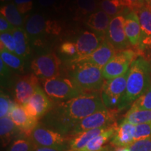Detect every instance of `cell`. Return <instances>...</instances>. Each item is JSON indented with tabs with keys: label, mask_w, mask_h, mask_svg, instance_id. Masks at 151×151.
<instances>
[{
	"label": "cell",
	"mask_w": 151,
	"mask_h": 151,
	"mask_svg": "<svg viewBox=\"0 0 151 151\" xmlns=\"http://www.w3.org/2000/svg\"><path fill=\"white\" fill-rule=\"evenodd\" d=\"M105 109L97 92H88L58 103L44 116L43 122L50 129L69 135L81 120Z\"/></svg>",
	"instance_id": "6da1fadb"
},
{
	"label": "cell",
	"mask_w": 151,
	"mask_h": 151,
	"mask_svg": "<svg viewBox=\"0 0 151 151\" xmlns=\"http://www.w3.org/2000/svg\"><path fill=\"white\" fill-rule=\"evenodd\" d=\"M151 86V67L143 58H137L128 71L126 91L120 111L127 108Z\"/></svg>",
	"instance_id": "7a4b0ae2"
},
{
	"label": "cell",
	"mask_w": 151,
	"mask_h": 151,
	"mask_svg": "<svg viewBox=\"0 0 151 151\" xmlns=\"http://www.w3.org/2000/svg\"><path fill=\"white\" fill-rule=\"evenodd\" d=\"M71 80L85 93L101 90L104 81L102 69L90 63L71 64Z\"/></svg>",
	"instance_id": "3957f363"
},
{
	"label": "cell",
	"mask_w": 151,
	"mask_h": 151,
	"mask_svg": "<svg viewBox=\"0 0 151 151\" xmlns=\"http://www.w3.org/2000/svg\"><path fill=\"white\" fill-rule=\"evenodd\" d=\"M43 89L53 102H63L84 94L71 79L53 78L42 80Z\"/></svg>",
	"instance_id": "277c9868"
},
{
	"label": "cell",
	"mask_w": 151,
	"mask_h": 151,
	"mask_svg": "<svg viewBox=\"0 0 151 151\" xmlns=\"http://www.w3.org/2000/svg\"><path fill=\"white\" fill-rule=\"evenodd\" d=\"M36 146L46 147L66 151L69 149L71 137L44 126L38 124L29 137Z\"/></svg>",
	"instance_id": "5b68a950"
},
{
	"label": "cell",
	"mask_w": 151,
	"mask_h": 151,
	"mask_svg": "<svg viewBox=\"0 0 151 151\" xmlns=\"http://www.w3.org/2000/svg\"><path fill=\"white\" fill-rule=\"evenodd\" d=\"M128 71L124 75L110 79L104 83L101 89V97L107 109L120 111L126 91Z\"/></svg>",
	"instance_id": "8992f818"
},
{
	"label": "cell",
	"mask_w": 151,
	"mask_h": 151,
	"mask_svg": "<svg viewBox=\"0 0 151 151\" xmlns=\"http://www.w3.org/2000/svg\"><path fill=\"white\" fill-rule=\"evenodd\" d=\"M139 54L131 49L117 52L102 68L104 78L106 80L116 78L124 75L129 71L132 64L137 59Z\"/></svg>",
	"instance_id": "52a82bcc"
},
{
	"label": "cell",
	"mask_w": 151,
	"mask_h": 151,
	"mask_svg": "<svg viewBox=\"0 0 151 151\" xmlns=\"http://www.w3.org/2000/svg\"><path fill=\"white\" fill-rule=\"evenodd\" d=\"M118 112V110L109 109L107 108L104 110L97 111L81 120L73 127L69 136L72 137L78 134L88 131V130L112 126L116 124L115 122H116Z\"/></svg>",
	"instance_id": "ba28073f"
},
{
	"label": "cell",
	"mask_w": 151,
	"mask_h": 151,
	"mask_svg": "<svg viewBox=\"0 0 151 151\" xmlns=\"http://www.w3.org/2000/svg\"><path fill=\"white\" fill-rule=\"evenodd\" d=\"M25 31L30 41L37 45L42 42L41 38L44 35H56L60 31L56 22L46 20L40 14H34L29 18L25 23Z\"/></svg>",
	"instance_id": "9c48e42d"
},
{
	"label": "cell",
	"mask_w": 151,
	"mask_h": 151,
	"mask_svg": "<svg viewBox=\"0 0 151 151\" xmlns=\"http://www.w3.org/2000/svg\"><path fill=\"white\" fill-rule=\"evenodd\" d=\"M61 62L55 53H46L38 56L31 63L33 73L41 80L58 78L60 73Z\"/></svg>",
	"instance_id": "30bf717a"
},
{
	"label": "cell",
	"mask_w": 151,
	"mask_h": 151,
	"mask_svg": "<svg viewBox=\"0 0 151 151\" xmlns=\"http://www.w3.org/2000/svg\"><path fill=\"white\" fill-rule=\"evenodd\" d=\"M22 106L30 116L38 120L46 116L54 106L53 101L40 86L38 87L29 101Z\"/></svg>",
	"instance_id": "8fae6325"
},
{
	"label": "cell",
	"mask_w": 151,
	"mask_h": 151,
	"mask_svg": "<svg viewBox=\"0 0 151 151\" xmlns=\"http://www.w3.org/2000/svg\"><path fill=\"white\" fill-rule=\"evenodd\" d=\"M124 16L120 15L112 18L106 35V40L113 46L117 52L127 50L129 41L124 31Z\"/></svg>",
	"instance_id": "7c38bea8"
},
{
	"label": "cell",
	"mask_w": 151,
	"mask_h": 151,
	"mask_svg": "<svg viewBox=\"0 0 151 151\" xmlns=\"http://www.w3.org/2000/svg\"><path fill=\"white\" fill-rule=\"evenodd\" d=\"M116 52V49L105 39L101 46L92 53L83 58H78V57L72 58L71 59V63H90L98 66L102 69Z\"/></svg>",
	"instance_id": "4fadbf2b"
},
{
	"label": "cell",
	"mask_w": 151,
	"mask_h": 151,
	"mask_svg": "<svg viewBox=\"0 0 151 151\" xmlns=\"http://www.w3.org/2000/svg\"><path fill=\"white\" fill-rule=\"evenodd\" d=\"M9 117L20 130L22 136L29 137L33 130L39 124V120L30 116L24 109L23 106L15 102Z\"/></svg>",
	"instance_id": "5bb4252c"
},
{
	"label": "cell",
	"mask_w": 151,
	"mask_h": 151,
	"mask_svg": "<svg viewBox=\"0 0 151 151\" xmlns=\"http://www.w3.org/2000/svg\"><path fill=\"white\" fill-rule=\"evenodd\" d=\"M38 77L35 73L22 76L15 85V101L18 104L24 105L29 101L39 87Z\"/></svg>",
	"instance_id": "9a60e30c"
},
{
	"label": "cell",
	"mask_w": 151,
	"mask_h": 151,
	"mask_svg": "<svg viewBox=\"0 0 151 151\" xmlns=\"http://www.w3.org/2000/svg\"><path fill=\"white\" fill-rule=\"evenodd\" d=\"M104 40L105 38L103 39L94 32H84L79 36L76 42L77 48V55L76 57L83 58L92 53Z\"/></svg>",
	"instance_id": "2e32d148"
},
{
	"label": "cell",
	"mask_w": 151,
	"mask_h": 151,
	"mask_svg": "<svg viewBox=\"0 0 151 151\" xmlns=\"http://www.w3.org/2000/svg\"><path fill=\"white\" fill-rule=\"evenodd\" d=\"M135 124L123 119L121 123L117 126L114 135L111 139V144L118 147H129L134 142Z\"/></svg>",
	"instance_id": "e0dca14e"
},
{
	"label": "cell",
	"mask_w": 151,
	"mask_h": 151,
	"mask_svg": "<svg viewBox=\"0 0 151 151\" xmlns=\"http://www.w3.org/2000/svg\"><path fill=\"white\" fill-rule=\"evenodd\" d=\"M124 31L129 43L139 47L141 43V29L137 13L131 11L124 16Z\"/></svg>",
	"instance_id": "ac0fdd59"
},
{
	"label": "cell",
	"mask_w": 151,
	"mask_h": 151,
	"mask_svg": "<svg viewBox=\"0 0 151 151\" xmlns=\"http://www.w3.org/2000/svg\"><path fill=\"white\" fill-rule=\"evenodd\" d=\"M112 18L104 11H96L90 14L87 20V25L99 37L105 38Z\"/></svg>",
	"instance_id": "d6986e66"
},
{
	"label": "cell",
	"mask_w": 151,
	"mask_h": 151,
	"mask_svg": "<svg viewBox=\"0 0 151 151\" xmlns=\"http://www.w3.org/2000/svg\"><path fill=\"white\" fill-rule=\"evenodd\" d=\"M22 135L20 130L9 116L0 119V137L1 145L2 147H6L16 138Z\"/></svg>",
	"instance_id": "ffe728a7"
},
{
	"label": "cell",
	"mask_w": 151,
	"mask_h": 151,
	"mask_svg": "<svg viewBox=\"0 0 151 151\" xmlns=\"http://www.w3.org/2000/svg\"><path fill=\"white\" fill-rule=\"evenodd\" d=\"M111 127V126H110ZM110 127H105L101 128H97V129H93L88 130L81 132L80 134L73 136L71 137L70 141L69 143V150H78L83 148L88 144V143L95 138L97 136L101 134L104 132L109 129Z\"/></svg>",
	"instance_id": "44dd1931"
},
{
	"label": "cell",
	"mask_w": 151,
	"mask_h": 151,
	"mask_svg": "<svg viewBox=\"0 0 151 151\" xmlns=\"http://www.w3.org/2000/svg\"><path fill=\"white\" fill-rule=\"evenodd\" d=\"M12 34L16 45L15 54L23 60L28 59L30 55V40L25 29L23 27L15 28L12 31Z\"/></svg>",
	"instance_id": "7402d4cb"
},
{
	"label": "cell",
	"mask_w": 151,
	"mask_h": 151,
	"mask_svg": "<svg viewBox=\"0 0 151 151\" xmlns=\"http://www.w3.org/2000/svg\"><path fill=\"white\" fill-rule=\"evenodd\" d=\"M117 124H115L107 129L101 134L94 138L91 141L88 143V144L83 148L78 150H69L66 151H99L104 147V145L107 143L114 135Z\"/></svg>",
	"instance_id": "603a6c76"
},
{
	"label": "cell",
	"mask_w": 151,
	"mask_h": 151,
	"mask_svg": "<svg viewBox=\"0 0 151 151\" xmlns=\"http://www.w3.org/2000/svg\"><path fill=\"white\" fill-rule=\"evenodd\" d=\"M0 13L15 28L22 27L23 19L14 3H8L3 5L0 9Z\"/></svg>",
	"instance_id": "cb8c5ba5"
},
{
	"label": "cell",
	"mask_w": 151,
	"mask_h": 151,
	"mask_svg": "<svg viewBox=\"0 0 151 151\" xmlns=\"http://www.w3.org/2000/svg\"><path fill=\"white\" fill-rule=\"evenodd\" d=\"M141 29V41L151 36V4L146 3L137 11Z\"/></svg>",
	"instance_id": "d4e9b609"
},
{
	"label": "cell",
	"mask_w": 151,
	"mask_h": 151,
	"mask_svg": "<svg viewBox=\"0 0 151 151\" xmlns=\"http://www.w3.org/2000/svg\"><path fill=\"white\" fill-rule=\"evenodd\" d=\"M100 6L101 10L112 18L120 15H126L131 11L122 5L120 0H102Z\"/></svg>",
	"instance_id": "484cf974"
},
{
	"label": "cell",
	"mask_w": 151,
	"mask_h": 151,
	"mask_svg": "<svg viewBox=\"0 0 151 151\" xmlns=\"http://www.w3.org/2000/svg\"><path fill=\"white\" fill-rule=\"evenodd\" d=\"M0 56L1 60H2L6 65L11 69L18 71H23L24 66V60L19 58L16 54L9 52L6 49H0Z\"/></svg>",
	"instance_id": "4316f807"
},
{
	"label": "cell",
	"mask_w": 151,
	"mask_h": 151,
	"mask_svg": "<svg viewBox=\"0 0 151 151\" xmlns=\"http://www.w3.org/2000/svg\"><path fill=\"white\" fill-rule=\"evenodd\" d=\"M35 147V144L29 137L20 135L9 145L6 151H32Z\"/></svg>",
	"instance_id": "83f0119b"
},
{
	"label": "cell",
	"mask_w": 151,
	"mask_h": 151,
	"mask_svg": "<svg viewBox=\"0 0 151 151\" xmlns=\"http://www.w3.org/2000/svg\"><path fill=\"white\" fill-rule=\"evenodd\" d=\"M124 120L133 124L151 122V110L132 111L129 110L126 113Z\"/></svg>",
	"instance_id": "f1b7e54d"
},
{
	"label": "cell",
	"mask_w": 151,
	"mask_h": 151,
	"mask_svg": "<svg viewBox=\"0 0 151 151\" xmlns=\"http://www.w3.org/2000/svg\"><path fill=\"white\" fill-rule=\"evenodd\" d=\"M129 110L132 111H148L151 110V86L132 104Z\"/></svg>",
	"instance_id": "f546056e"
},
{
	"label": "cell",
	"mask_w": 151,
	"mask_h": 151,
	"mask_svg": "<svg viewBox=\"0 0 151 151\" xmlns=\"http://www.w3.org/2000/svg\"><path fill=\"white\" fill-rule=\"evenodd\" d=\"M0 48L6 49L8 51L15 54L16 45L12 32L1 33L0 35Z\"/></svg>",
	"instance_id": "4dcf8cb0"
},
{
	"label": "cell",
	"mask_w": 151,
	"mask_h": 151,
	"mask_svg": "<svg viewBox=\"0 0 151 151\" xmlns=\"http://www.w3.org/2000/svg\"><path fill=\"white\" fill-rule=\"evenodd\" d=\"M15 102L16 101L14 102L9 95L6 94L2 90H1V95H0V117L1 118L9 116Z\"/></svg>",
	"instance_id": "1f68e13d"
},
{
	"label": "cell",
	"mask_w": 151,
	"mask_h": 151,
	"mask_svg": "<svg viewBox=\"0 0 151 151\" xmlns=\"http://www.w3.org/2000/svg\"><path fill=\"white\" fill-rule=\"evenodd\" d=\"M151 137V122L135 124L134 141Z\"/></svg>",
	"instance_id": "d6a6232c"
},
{
	"label": "cell",
	"mask_w": 151,
	"mask_h": 151,
	"mask_svg": "<svg viewBox=\"0 0 151 151\" xmlns=\"http://www.w3.org/2000/svg\"><path fill=\"white\" fill-rule=\"evenodd\" d=\"M79 10L83 14H93L97 9V3L95 0H76Z\"/></svg>",
	"instance_id": "836d02e7"
},
{
	"label": "cell",
	"mask_w": 151,
	"mask_h": 151,
	"mask_svg": "<svg viewBox=\"0 0 151 151\" xmlns=\"http://www.w3.org/2000/svg\"><path fill=\"white\" fill-rule=\"evenodd\" d=\"M129 148L131 151H151V137L135 141Z\"/></svg>",
	"instance_id": "e575fe53"
},
{
	"label": "cell",
	"mask_w": 151,
	"mask_h": 151,
	"mask_svg": "<svg viewBox=\"0 0 151 151\" xmlns=\"http://www.w3.org/2000/svg\"><path fill=\"white\" fill-rule=\"evenodd\" d=\"M60 51L61 53L67 56H72L74 58L77 55V48L75 43L71 41H65L60 47Z\"/></svg>",
	"instance_id": "d590c367"
},
{
	"label": "cell",
	"mask_w": 151,
	"mask_h": 151,
	"mask_svg": "<svg viewBox=\"0 0 151 151\" xmlns=\"http://www.w3.org/2000/svg\"><path fill=\"white\" fill-rule=\"evenodd\" d=\"M120 1L129 11H134L136 12L146 4V0H120Z\"/></svg>",
	"instance_id": "8d00e7d4"
},
{
	"label": "cell",
	"mask_w": 151,
	"mask_h": 151,
	"mask_svg": "<svg viewBox=\"0 0 151 151\" xmlns=\"http://www.w3.org/2000/svg\"><path fill=\"white\" fill-rule=\"evenodd\" d=\"M14 4L21 14H24L32 9L33 0H14Z\"/></svg>",
	"instance_id": "74e56055"
},
{
	"label": "cell",
	"mask_w": 151,
	"mask_h": 151,
	"mask_svg": "<svg viewBox=\"0 0 151 151\" xmlns=\"http://www.w3.org/2000/svg\"><path fill=\"white\" fill-rule=\"evenodd\" d=\"M11 68L8 67L2 60H0V74H1V86H4L6 83H9V79L11 76Z\"/></svg>",
	"instance_id": "f35d334b"
},
{
	"label": "cell",
	"mask_w": 151,
	"mask_h": 151,
	"mask_svg": "<svg viewBox=\"0 0 151 151\" xmlns=\"http://www.w3.org/2000/svg\"><path fill=\"white\" fill-rule=\"evenodd\" d=\"M15 29L14 26L4 17L2 15L0 16V32H12Z\"/></svg>",
	"instance_id": "ab89813d"
},
{
	"label": "cell",
	"mask_w": 151,
	"mask_h": 151,
	"mask_svg": "<svg viewBox=\"0 0 151 151\" xmlns=\"http://www.w3.org/2000/svg\"><path fill=\"white\" fill-rule=\"evenodd\" d=\"M151 48V36L145 38L144 39H143V41H141V44L139 45L138 47V51H139V54H141L143 51H145L146 50Z\"/></svg>",
	"instance_id": "60d3db41"
},
{
	"label": "cell",
	"mask_w": 151,
	"mask_h": 151,
	"mask_svg": "<svg viewBox=\"0 0 151 151\" xmlns=\"http://www.w3.org/2000/svg\"><path fill=\"white\" fill-rule=\"evenodd\" d=\"M143 56H144V59L147 60L148 62L150 65L151 67V48L148 49V50H146L145 51H143L142 53H141Z\"/></svg>",
	"instance_id": "b9f144b4"
},
{
	"label": "cell",
	"mask_w": 151,
	"mask_h": 151,
	"mask_svg": "<svg viewBox=\"0 0 151 151\" xmlns=\"http://www.w3.org/2000/svg\"><path fill=\"white\" fill-rule=\"evenodd\" d=\"M55 1L56 0H39V2L43 6H49L53 4Z\"/></svg>",
	"instance_id": "7bdbcfd3"
},
{
	"label": "cell",
	"mask_w": 151,
	"mask_h": 151,
	"mask_svg": "<svg viewBox=\"0 0 151 151\" xmlns=\"http://www.w3.org/2000/svg\"><path fill=\"white\" fill-rule=\"evenodd\" d=\"M32 151H60L57 150V149L50 148H46V147H39L36 146L35 148Z\"/></svg>",
	"instance_id": "ee69618b"
},
{
	"label": "cell",
	"mask_w": 151,
	"mask_h": 151,
	"mask_svg": "<svg viewBox=\"0 0 151 151\" xmlns=\"http://www.w3.org/2000/svg\"><path fill=\"white\" fill-rule=\"evenodd\" d=\"M113 151H131L129 150V147H118L114 149Z\"/></svg>",
	"instance_id": "f6af8a7d"
},
{
	"label": "cell",
	"mask_w": 151,
	"mask_h": 151,
	"mask_svg": "<svg viewBox=\"0 0 151 151\" xmlns=\"http://www.w3.org/2000/svg\"><path fill=\"white\" fill-rule=\"evenodd\" d=\"M99 151H111V150L110 147L109 146H104L103 148Z\"/></svg>",
	"instance_id": "bcb514c9"
},
{
	"label": "cell",
	"mask_w": 151,
	"mask_h": 151,
	"mask_svg": "<svg viewBox=\"0 0 151 151\" xmlns=\"http://www.w3.org/2000/svg\"><path fill=\"white\" fill-rule=\"evenodd\" d=\"M10 1H11V0H1V2H9Z\"/></svg>",
	"instance_id": "7dc6e473"
},
{
	"label": "cell",
	"mask_w": 151,
	"mask_h": 151,
	"mask_svg": "<svg viewBox=\"0 0 151 151\" xmlns=\"http://www.w3.org/2000/svg\"><path fill=\"white\" fill-rule=\"evenodd\" d=\"M146 2L149 4H151V0H146Z\"/></svg>",
	"instance_id": "c3c4849f"
}]
</instances>
